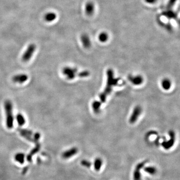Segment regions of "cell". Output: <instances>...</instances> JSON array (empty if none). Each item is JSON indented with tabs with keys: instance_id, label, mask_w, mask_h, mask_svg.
<instances>
[{
	"instance_id": "23",
	"label": "cell",
	"mask_w": 180,
	"mask_h": 180,
	"mask_svg": "<svg viewBox=\"0 0 180 180\" xmlns=\"http://www.w3.org/2000/svg\"><path fill=\"white\" fill-rule=\"evenodd\" d=\"M90 75V73L88 71H85L81 72L80 73L78 74V76L81 78H84V77H87L89 76Z\"/></svg>"
},
{
	"instance_id": "12",
	"label": "cell",
	"mask_w": 180,
	"mask_h": 180,
	"mask_svg": "<svg viewBox=\"0 0 180 180\" xmlns=\"http://www.w3.org/2000/svg\"><path fill=\"white\" fill-rule=\"evenodd\" d=\"M57 18V15L54 12H49L45 15V20L47 22H52L55 21Z\"/></svg>"
},
{
	"instance_id": "10",
	"label": "cell",
	"mask_w": 180,
	"mask_h": 180,
	"mask_svg": "<svg viewBox=\"0 0 180 180\" xmlns=\"http://www.w3.org/2000/svg\"><path fill=\"white\" fill-rule=\"evenodd\" d=\"M81 40L83 45L85 48L86 49L90 48V46L91 45V43L90 38L88 35L86 34L82 35V36L81 37Z\"/></svg>"
},
{
	"instance_id": "5",
	"label": "cell",
	"mask_w": 180,
	"mask_h": 180,
	"mask_svg": "<svg viewBox=\"0 0 180 180\" xmlns=\"http://www.w3.org/2000/svg\"><path fill=\"white\" fill-rule=\"evenodd\" d=\"M169 135L170 137V139L168 141H164L162 144L163 148L166 150L170 149L174 144L175 140V133L172 131H171L169 132Z\"/></svg>"
},
{
	"instance_id": "17",
	"label": "cell",
	"mask_w": 180,
	"mask_h": 180,
	"mask_svg": "<svg viewBox=\"0 0 180 180\" xmlns=\"http://www.w3.org/2000/svg\"><path fill=\"white\" fill-rule=\"evenodd\" d=\"M101 104V102L97 101L93 102V103L92 104V107L95 113L98 114L100 112Z\"/></svg>"
},
{
	"instance_id": "14",
	"label": "cell",
	"mask_w": 180,
	"mask_h": 180,
	"mask_svg": "<svg viewBox=\"0 0 180 180\" xmlns=\"http://www.w3.org/2000/svg\"><path fill=\"white\" fill-rule=\"evenodd\" d=\"M163 15L169 19H175L177 18V14L171 10H167L163 13Z\"/></svg>"
},
{
	"instance_id": "22",
	"label": "cell",
	"mask_w": 180,
	"mask_h": 180,
	"mask_svg": "<svg viewBox=\"0 0 180 180\" xmlns=\"http://www.w3.org/2000/svg\"><path fill=\"white\" fill-rule=\"evenodd\" d=\"M81 165L87 168H90L92 164L89 161H87L86 160H83V161H81Z\"/></svg>"
},
{
	"instance_id": "7",
	"label": "cell",
	"mask_w": 180,
	"mask_h": 180,
	"mask_svg": "<svg viewBox=\"0 0 180 180\" xmlns=\"http://www.w3.org/2000/svg\"><path fill=\"white\" fill-rule=\"evenodd\" d=\"M28 79V75L25 74H19L14 76L12 81L14 82L19 84H22L26 82Z\"/></svg>"
},
{
	"instance_id": "2",
	"label": "cell",
	"mask_w": 180,
	"mask_h": 180,
	"mask_svg": "<svg viewBox=\"0 0 180 180\" xmlns=\"http://www.w3.org/2000/svg\"><path fill=\"white\" fill-rule=\"evenodd\" d=\"M4 108L6 114V126L8 129H11L13 128L14 122L13 107L11 102L9 100H7L5 102Z\"/></svg>"
},
{
	"instance_id": "8",
	"label": "cell",
	"mask_w": 180,
	"mask_h": 180,
	"mask_svg": "<svg viewBox=\"0 0 180 180\" xmlns=\"http://www.w3.org/2000/svg\"><path fill=\"white\" fill-rule=\"evenodd\" d=\"M78 152V150L77 148H72L68 150L62 154V157L65 159H69L75 155Z\"/></svg>"
},
{
	"instance_id": "4",
	"label": "cell",
	"mask_w": 180,
	"mask_h": 180,
	"mask_svg": "<svg viewBox=\"0 0 180 180\" xmlns=\"http://www.w3.org/2000/svg\"><path fill=\"white\" fill-rule=\"evenodd\" d=\"M62 73L68 79L73 80L76 77L77 70L74 68L67 67L64 68L62 70Z\"/></svg>"
},
{
	"instance_id": "18",
	"label": "cell",
	"mask_w": 180,
	"mask_h": 180,
	"mask_svg": "<svg viewBox=\"0 0 180 180\" xmlns=\"http://www.w3.org/2000/svg\"><path fill=\"white\" fill-rule=\"evenodd\" d=\"M162 86L164 90H169L171 87V82L170 80L168 79H164L162 82Z\"/></svg>"
},
{
	"instance_id": "20",
	"label": "cell",
	"mask_w": 180,
	"mask_h": 180,
	"mask_svg": "<svg viewBox=\"0 0 180 180\" xmlns=\"http://www.w3.org/2000/svg\"><path fill=\"white\" fill-rule=\"evenodd\" d=\"M144 171L148 174L151 175L155 174L157 172V169L155 167L152 166H148L144 168Z\"/></svg>"
},
{
	"instance_id": "9",
	"label": "cell",
	"mask_w": 180,
	"mask_h": 180,
	"mask_svg": "<svg viewBox=\"0 0 180 180\" xmlns=\"http://www.w3.org/2000/svg\"><path fill=\"white\" fill-rule=\"evenodd\" d=\"M128 79L134 85H140L143 82V78L141 76H129Z\"/></svg>"
},
{
	"instance_id": "11",
	"label": "cell",
	"mask_w": 180,
	"mask_h": 180,
	"mask_svg": "<svg viewBox=\"0 0 180 180\" xmlns=\"http://www.w3.org/2000/svg\"><path fill=\"white\" fill-rule=\"evenodd\" d=\"M95 6L93 2H88L87 3L85 6V13L89 16H92L94 14Z\"/></svg>"
},
{
	"instance_id": "1",
	"label": "cell",
	"mask_w": 180,
	"mask_h": 180,
	"mask_svg": "<svg viewBox=\"0 0 180 180\" xmlns=\"http://www.w3.org/2000/svg\"><path fill=\"white\" fill-rule=\"evenodd\" d=\"M107 82L105 89L104 92L100 94V101L101 103H105L108 95L111 93L114 86H116L119 82L118 79H115L114 77V72L112 69H109L107 72Z\"/></svg>"
},
{
	"instance_id": "3",
	"label": "cell",
	"mask_w": 180,
	"mask_h": 180,
	"mask_svg": "<svg viewBox=\"0 0 180 180\" xmlns=\"http://www.w3.org/2000/svg\"><path fill=\"white\" fill-rule=\"evenodd\" d=\"M36 50V46L34 44H31L27 47L25 52L22 57V60L24 62H27L31 59L35 51Z\"/></svg>"
},
{
	"instance_id": "21",
	"label": "cell",
	"mask_w": 180,
	"mask_h": 180,
	"mask_svg": "<svg viewBox=\"0 0 180 180\" xmlns=\"http://www.w3.org/2000/svg\"><path fill=\"white\" fill-rule=\"evenodd\" d=\"M177 2V0H169L166 6V10H171L173 7L174 6L175 4Z\"/></svg>"
},
{
	"instance_id": "24",
	"label": "cell",
	"mask_w": 180,
	"mask_h": 180,
	"mask_svg": "<svg viewBox=\"0 0 180 180\" xmlns=\"http://www.w3.org/2000/svg\"><path fill=\"white\" fill-rule=\"evenodd\" d=\"M157 0H145V2L148 4H152L155 3Z\"/></svg>"
},
{
	"instance_id": "15",
	"label": "cell",
	"mask_w": 180,
	"mask_h": 180,
	"mask_svg": "<svg viewBox=\"0 0 180 180\" xmlns=\"http://www.w3.org/2000/svg\"><path fill=\"white\" fill-rule=\"evenodd\" d=\"M15 160L20 164H23L25 162V155L22 153L17 154L15 156Z\"/></svg>"
},
{
	"instance_id": "6",
	"label": "cell",
	"mask_w": 180,
	"mask_h": 180,
	"mask_svg": "<svg viewBox=\"0 0 180 180\" xmlns=\"http://www.w3.org/2000/svg\"><path fill=\"white\" fill-rule=\"evenodd\" d=\"M141 113H142V108L139 106H137L135 107L132 114L130 118V120H129L130 123L131 124L135 123L139 117V116L141 115Z\"/></svg>"
},
{
	"instance_id": "19",
	"label": "cell",
	"mask_w": 180,
	"mask_h": 180,
	"mask_svg": "<svg viewBox=\"0 0 180 180\" xmlns=\"http://www.w3.org/2000/svg\"><path fill=\"white\" fill-rule=\"evenodd\" d=\"M108 38H109L108 35L105 32H102V33H100L99 36H98L99 40L100 41V42L102 43H105L107 42Z\"/></svg>"
},
{
	"instance_id": "13",
	"label": "cell",
	"mask_w": 180,
	"mask_h": 180,
	"mask_svg": "<svg viewBox=\"0 0 180 180\" xmlns=\"http://www.w3.org/2000/svg\"><path fill=\"white\" fill-rule=\"evenodd\" d=\"M16 120L20 126H23L26 123V119L22 114H18L16 116Z\"/></svg>"
},
{
	"instance_id": "16",
	"label": "cell",
	"mask_w": 180,
	"mask_h": 180,
	"mask_svg": "<svg viewBox=\"0 0 180 180\" xmlns=\"http://www.w3.org/2000/svg\"><path fill=\"white\" fill-rule=\"evenodd\" d=\"M103 164V162L101 159L99 158H98L95 159L94 162V169L97 171H99L100 170Z\"/></svg>"
}]
</instances>
